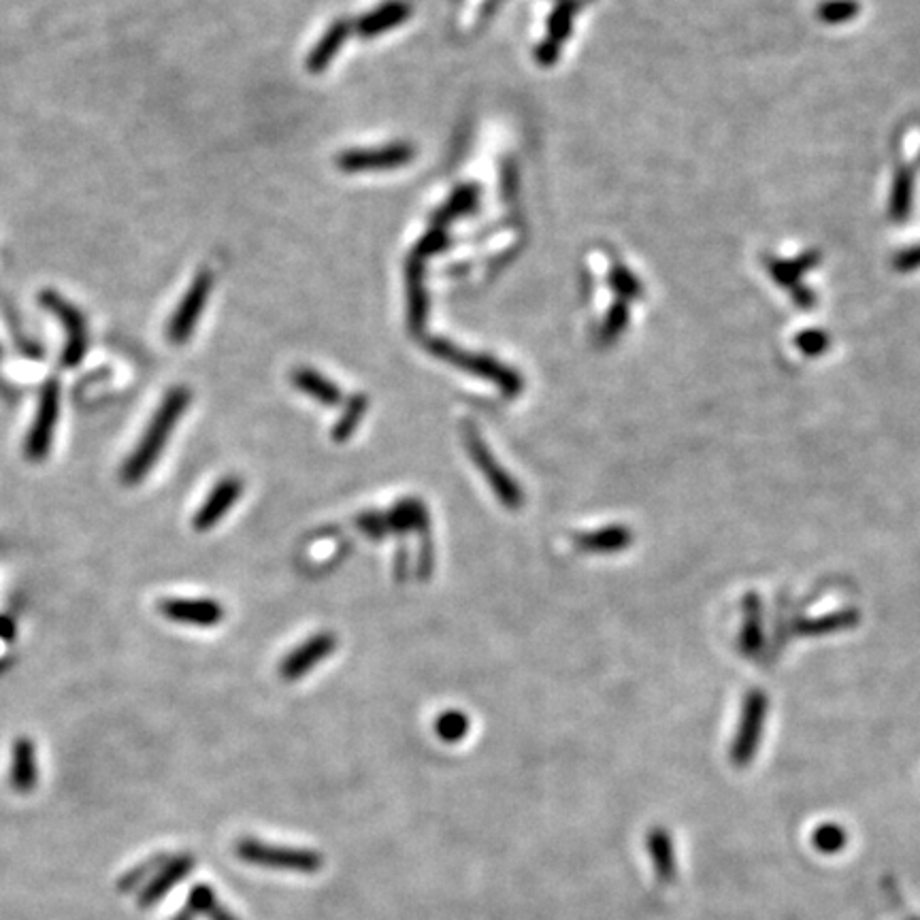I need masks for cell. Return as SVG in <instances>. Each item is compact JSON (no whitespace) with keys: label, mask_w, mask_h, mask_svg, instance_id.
I'll return each mask as SVG.
<instances>
[{"label":"cell","mask_w":920,"mask_h":920,"mask_svg":"<svg viewBox=\"0 0 920 920\" xmlns=\"http://www.w3.org/2000/svg\"><path fill=\"white\" fill-rule=\"evenodd\" d=\"M41 303L47 311H52V314L60 320L64 333H67V345H64V352H62V365L77 367L88 352V326H86L84 316L79 314V309L75 305L64 301L54 290H45L41 294Z\"/></svg>","instance_id":"obj_5"},{"label":"cell","mask_w":920,"mask_h":920,"mask_svg":"<svg viewBox=\"0 0 920 920\" xmlns=\"http://www.w3.org/2000/svg\"><path fill=\"white\" fill-rule=\"evenodd\" d=\"M335 648L337 637L333 633H318L286 656L282 661V667H279V673H282L284 680H299L320 661L328 659V656L335 652Z\"/></svg>","instance_id":"obj_11"},{"label":"cell","mask_w":920,"mask_h":920,"mask_svg":"<svg viewBox=\"0 0 920 920\" xmlns=\"http://www.w3.org/2000/svg\"><path fill=\"white\" fill-rule=\"evenodd\" d=\"M216 901H218V899H216V893L211 891V886H209V884H196L194 889L190 891L188 908H190V912L205 914Z\"/></svg>","instance_id":"obj_29"},{"label":"cell","mask_w":920,"mask_h":920,"mask_svg":"<svg viewBox=\"0 0 920 920\" xmlns=\"http://www.w3.org/2000/svg\"><path fill=\"white\" fill-rule=\"evenodd\" d=\"M848 842V835L846 831L840 827V825H823V827H818L814 833H812V844L816 850H820L823 854H835V852H840Z\"/></svg>","instance_id":"obj_25"},{"label":"cell","mask_w":920,"mask_h":920,"mask_svg":"<svg viewBox=\"0 0 920 920\" xmlns=\"http://www.w3.org/2000/svg\"><path fill=\"white\" fill-rule=\"evenodd\" d=\"M150 867H156V861L145 863L143 867H139V872H137V869H135V872H130V874H128V876L122 880V886H120V889H122V891H130V889H133V884H137L139 880H143L147 874L152 872Z\"/></svg>","instance_id":"obj_32"},{"label":"cell","mask_w":920,"mask_h":920,"mask_svg":"<svg viewBox=\"0 0 920 920\" xmlns=\"http://www.w3.org/2000/svg\"><path fill=\"white\" fill-rule=\"evenodd\" d=\"M633 539V531L622 527V524H614V527L580 535L575 539V546L588 554H614L627 550L633 544Z\"/></svg>","instance_id":"obj_16"},{"label":"cell","mask_w":920,"mask_h":920,"mask_svg":"<svg viewBox=\"0 0 920 920\" xmlns=\"http://www.w3.org/2000/svg\"><path fill=\"white\" fill-rule=\"evenodd\" d=\"M237 857L245 863L271 867V869H284V872H299V874H316L322 867V857L314 850L303 848H288V846H275L258 840H241L237 846Z\"/></svg>","instance_id":"obj_4"},{"label":"cell","mask_w":920,"mask_h":920,"mask_svg":"<svg viewBox=\"0 0 920 920\" xmlns=\"http://www.w3.org/2000/svg\"><path fill=\"white\" fill-rule=\"evenodd\" d=\"M388 529L392 535H401L416 531L420 535H429V509L420 499H403L386 514Z\"/></svg>","instance_id":"obj_14"},{"label":"cell","mask_w":920,"mask_h":920,"mask_svg":"<svg viewBox=\"0 0 920 920\" xmlns=\"http://www.w3.org/2000/svg\"><path fill=\"white\" fill-rule=\"evenodd\" d=\"M648 850L659 880H673L676 876V854H673V842L665 829H652L648 833Z\"/></svg>","instance_id":"obj_20"},{"label":"cell","mask_w":920,"mask_h":920,"mask_svg":"<svg viewBox=\"0 0 920 920\" xmlns=\"http://www.w3.org/2000/svg\"><path fill=\"white\" fill-rule=\"evenodd\" d=\"M610 279H612L614 288L622 294V297H631V299H633V297H637V294H639V286H637V282L633 279V275H631L629 271H624L622 267L612 269Z\"/></svg>","instance_id":"obj_31"},{"label":"cell","mask_w":920,"mask_h":920,"mask_svg":"<svg viewBox=\"0 0 920 920\" xmlns=\"http://www.w3.org/2000/svg\"><path fill=\"white\" fill-rule=\"evenodd\" d=\"M448 245V235H446V230L443 228H433L429 235H426L420 243H418V248H416V256L422 258V256H431L439 250H443Z\"/></svg>","instance_id":"obj_30"},{"label":"cell","mask_w":920,"mask_h":920,"mask_svg":"<svg viewBox=\"0 0 920 920\" xmlns=\"http://www.w3.org/2000/svg\"><path fill=\"white\" fill-rule=\"evenodd\" d=\"M463 439H465V448H467V452H469V456L473 460V465L484 473V478H486L488 486L492 488V492H495V497L499 499V503L503 507H507V509H512V512L520 509L524 505L522 488L518 486V482L512 478V475H509L497 463V458L492 456V452L488 450L486 441L482 439L480 431L473 429V426H465Z\"/></svg>","instance_id":"obj_3"},{"label":"cell","mask_w":920,"mask_h":920,"mask_svg":"<svg viewBox=\"0 0 920 920\" xmlns=\"http://www.w3.org/2000/svg\"><path fill=\"white\" fill-rule=\"evenodd\" d=\"M60 416V386L58 382H47L41 390L37 416L32 420V426L26 437V456L30 463H41V460L52 450V441L56 433V424Z\"/></svg>","instance_id":"obj_6"},{"label":"cell","mask_w":920,"mask_h":920,"mask_svg":"<svg viewBox=\"0 0 920 920\" xmlns=\"http://www.w3.org/2000/svg\"><path fill=\"white\" fill-rule=\"evenodd\" d=\"M409 277V326L414 333H422L429 318V299H426V290L422 286V262L418 256L412 258L407 265Z\"/></svg>","instance_id":"obj_17"},{"label":"cell","mask_w":920,"mask_h":920,"mask_svg":"<svg viewBox=\"0 0 920 920\" xmlns=\"http://www.w3.org/2000/svg\"><path fill=\"white\" fill-rule=\"evenodd\" d=\"M471 722L465 712L460 710H448L437 716L435 720V733L439 739H443L446 744H456L463 742L469 733Z\"/></svg>","instance_id":"obj_24"},{"label":"cell","mask_w":920,"mask_h":920,"mask_svg":"<svg viewBox=\"0 0 920 920\" xmlns=\"http://www.w3.org/2000/svg\"><path fill=\"white\" fill-rule=\"evenodd\" d=\"M414 158V147L397 143L386 145L380 150H352L345 152L337 158V164L345 173H358V171H377V169H394Z\"/></svg>","instance_id":"obj_10"},{"label":"cell","mask_w":920,"mask_h":920,"mask_svg":"<svg viewBox=\"0 0 920 920\" xmlns=\"http://www.w3.org/2000/svg\"><path fill=\"white\" fill-rule=\"evenodd\" d=\"M478 199H480V190L475 186L458 188L450 196V201L435 213V222L443 224V222H450L454 218L467 216V213H471L475 207H478Z\"/></svg>","instance_id":"obj_22"},{"label":"cell","mask_w":920,"mask_h":920,"mask_svg":"<svg viewBox=\"0 0 920 920\" xmlns=\"http://www.w3.org/2000/svg\"><path fill=\"white\" fill-rule=\"evenodd\" d=\"M407 15H409V5L401 3V0H390V3L382 5L377 11L369 13L367 18L360 20L358 30L363 37H375L384 30H390L394 26L403 24L407 20Z\"/></svg>","instance_id":"obj_19"},{"label":"cell","mask_w":920,"mask_h":920,"mask_svg":"<svg viewBox=\"0 0 920 920\" xmlns=\"http://www.w3.org/2000/svg\"><path fill=\"white\" fill-rule=\"evenodd\" d=\"M356 524H358L360 531H363L367 537H371L375 541H382L390 533L386 514H380V512H367L363 516H358Z\"/></svg>","instance_id":"obj_27"},{"label":"cell","mask_w":920,"mask_h":920,"mask_svg":"<svg viewBox=\"0 0 920 920\" xmlns=\"http://www.w3.org/2000/svg\"><path fill=\"white\" fill-rule=\"evenodd\" d=\"M192 401V392L184 386H175L164 394L156 414L152 416L147 429L143 431L137 448L130 452L122 467V482L126 486H135L145 480V475L158 463L160 454L167 448V441L173 435L177 422L182 420L184 412Z\"/></svg>","instance_id":"obj_1"},{"label":"cell","mask_w":920,"mask_h":920,"mask_svg":"<svg viewBox=\"0 0 920 920\" xmlns=\"http://www.w3.org/2000/svg\"><path fill=\"white\" fill-rule=\"evenodd\" d=\"M241 495H243V480L237 478V475H226V478H222L216 486H213L209 497L203 501L199 512H196L192 520L194 529L199 533L211 531L230 512V507L241 499Z\"/></svg>","instance_id":"obj_9"},{"label":"cell","mask_w":920,"mask_h":920,"mask_svg":"<svg viewBox=\"0 0 920 920\" xmlns=\"http://www.w3.org/2000/svg\"><path fill=\"white\" fill-rule=\"evenodd\" d=\"M573 9H575V5L571 3V0H563V3L558 5L556 11L552 13V20H550V35H552V41H554V43H561V41L567 39L569 28H571Z\"/></svg>","instance_id":"obj_26"},{"label":"cell","mask_w":920,"mask_h":920,"mask_svg":"<svg viewBox=\"0 0 920 920\" xmlns=\"http://www.w3.org/2000/svg\"><path fill=\"white\" fill-rule=\"evenodd\" d=\"M292 382L301 392H305L307 397L316 399L322 405L333 407L341 403V390L314 369H307V367L297 369L292 373Z\"/></svg>","instance_id":"obj_18"},{"label":"cell","mask_w":920,"mask_h":920,"mask_svg":"<svg viewBox=\"0 0 920 920\" xmlns=\"http://www.w3.org/2000/svg\"><path fill=\"white\" fill-rule=\"evenodd\" d=\"M367 407H369V401H367V397H363V394H358V397H352L348 401V405H345V409H343L341 418L333 426V439L337 443L350 439L356 433L358 424L363 422V418L367 414Z\"/></svg>","instance_id":"obj_23"},{"label":"cell","mask_w":920,"mask_h":920,"mask_svg":"<svg viewBox=\"0 0 920 920\" xmlns=\"http://www.w3.org/2000/svg\"><path fill=\"white\" fill-rule=\"evenodd\" d=\"M205 914H207L211 920H237V918H235L233 914H230L226 908H222L218 901L213 903V906H211V908H209Z\"/></svg>","instance_id":"obj_34"},{"label":"cell","mask_w":920,"mask_h":920,"mask_svg":"<svg viewBox=\"0 0 920 920\" xmlns=\"http://www.w3.org/2000/svg\"><path fill=\"white\" fill-rule=\"evenodd\" d=\"M627 318H629L627 307H624L622 303L614 305V309L610 311V316H607V320H605V324H603L601 339H603V341H612V339H616V337L624 331V326H627Z\"/></svg>","instance_id":"obj_28"},{"label":"cell","mask_w":920,"mask_h":920,"mask_svg":"<svg viewBox=\"0 0 920 920\" xmlns=\"http://www.w3.org/2000/svg\"><path fill=\"white\" fill-rule=\"evenodd\" d=\"M556 56H558V43H554V41H548V43H544L537 49V58H539V62H544V64L554 62Z\"/></svg>","instance_id":"obj_33"},{"label":"cell","mask_w":920,"mask_h":920,"mask_svg":"<svg viewBox=\"0 0 920 920\" xmlns=\"http://www.w3.org/2000/svg\"><path fill=\"white\" fill-rule=\"evenodd\" d=\"M426 348H429V352L435 354L437 358L446 360V363L463 369L467 373H473L475 377H482V380L486 382L497 384L507 399L520 397V392L524 388L520 373L499 363V360H495L492 356L458 350L454 343H450L448 339H441V337H433L426 341Z\"/></svg>","instance_id":"obj_2"},{"label":"cell","mask_w":920,"mask_h":920,"mask_svg":"<svg viewBox=\"0 0 920 920\" xmlns=\"http://www.w3.org/2000/svg\"><path fill=\"white\" fill-rule=\"evenodd\" d=\"M9 782L13 791L20 795H28L30 791H35V786L39 782L37 746L32 744V739L28 737H20L13 742Z\"/></svg>","instance_id":"obj_13"},{"label":"cell","mask_w":920,"mask_h":920,"mask_svg":"<svg viewBox=\"0 0 920 920\" xmlns=\"http://www.w3.org/2000/svg\"><path fill=\"white\" fill-rule=\"evenodd\" d=\"M192 867H194L192 857L173 859L156 878H152L150 884L145 886L141 897H139V906L141 908H152L154 903H158L164 895H167L177 882H182L192 872Z\"/></svg>","instance_id":"obj_15"},{"label":"cell","mask_w":920,"mask_h":920,"mask_svg":"<svg viewBox=\"0 0 920 920\" xmlns=\"http://www.w3.org/2000/svg\"><path fill=\"white\" fill-rule=\"evenodd\" d=\"M211 288H213V275L209 271H201L194 277V282L190 284L188 292L184 294V299L179 301L175 314L169 320V326H167L169 343L184 345L192 337L194 328L196 324H199V318L209 301Z\"/></svg>","instance_id":"obj_7"},{"label":"cell","mask_w":920,"mask_h":920,"mask_svg":"<svg viewBox=\"0 0 920 920\" xmlns=\"http://www.w3.org/2000/svg\"><path fill=\"white\" fill-rule=\"evenodd\" d=\"M348 35H350V26L343 24V22H337L331 30H328L324 35V39L316 45V49L311 52V56L307 60L309 71L311 73L324 71L326 64L335 58V54L339 52V47L345 43V39H348Z\"/></svg>","instance_id":"obj_21"},{"label":"cell","mask_w":920,"mask_h":920,"mask_svg":"<svg viewBox=\"0 0 920 920\" xmlns=\"http://www.w3.org/2000/svg\"><path fill=\"white\" fill-rule=\"evenodd\" d=\"M160 612L164 618L192 627H216L224 620V607L213 599H167L160 603Z\"/></svg>","instance_id":"obj_12"},{"label":"cell","mask_w":920,"mask_h":920,"mask_svg":"<svg viewBox=\"0 0 920 920\" xmlns=\"http://www.w3.org/2000/svg\"><path fill=\"white\" fill-rule=\"evenodd\" d=\"M765 710H767V699L761 690H752V693H748L744 701L742 720H739L737 737L731 748V759L735 761V765L744 767L746 763L754 759V754H757V746L761 742V731H763V722H765Z\"/></svg>","instance_id":"obj_8"}]
</instances>
